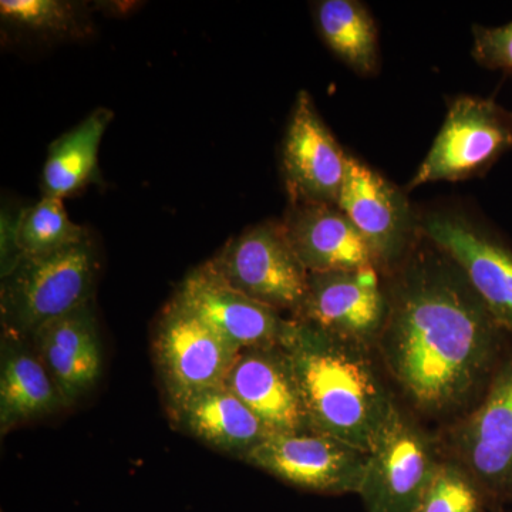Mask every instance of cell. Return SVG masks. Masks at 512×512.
<instances>
[{"label":"cell","instance_id":"obj_5","mask_svg":"<svg viewBox=\"0 0 512 512\" xmlns=\"http://www.w3.org/2000/svg\"><path fill=\"white\" fill-rule=\"evenodd\" d=\"M453 458L491 503L512 501V356L501 360L476 409L448 433Z\"/></svg>","mask_w":512,"mask_h":512},{"label":"cell","instance_id":"obj_11","mask_svg":"<svg viewBox=\"0 0 512 512\" xmlns=\"http://www.w3.org/2000/svg\"><path fill=\"white\" fill-rule=\"evenodd\" d=\"M348 158L323 123L311 94L299 93L282 146L289 202L338 205Z\"/></svg>","mask_w":512,"mask_h":512},{"label":"cell","instance_id":"obj_24","mask_svg":"<svg viewBox=\"0 0 512 512\" xmlns=\"http://www.w3.org/2000/svg\"><path fill=\"white\" fill-rule=\"evenodd\" d=\"M3 22L43 35H66L79 28L76 3L66 0H2Z\"/></svg>","mask_w":512,"mask_h":512},{"label":"cell","instance_id":"obj_1","mask_svg":"<svg viewBox=\"0 0 512 512\" xmlns=\"http://www.w3.org/2000/svg\"><path fill=\"white\" fill-rule=\"evenodd\" d=\"M399 265L376 349L417 412L456 413L500 365L504 330L456 262L430 241Z\"/></svg>","mask_w":512,"mask_h":512},{"label":"cell","instance_id":"obj_7","mask_svg":"<svg viewBox=\"0 0 512 512\" xmlns=\"http://www.w3.org/2000/svg\"><path fill=\"white\" fill-rule=\"evenodd\" d=\"M440 463L430 434L397 407L367 453L357 494L367 512H413Z\"/></svg>","mask_w":512,"mask_h":512},{"label":"cell","instance_id":"obj_18","mask_svg":"<svg viewBox=\"0 0 512 512\" xmlns=\"http://www.w3.org/2000/svg\"><path fill=\"white\" fill-rule=\"evenodd\" d=\"M178 430L244 461L269 436L262 421L225 384L167 403Z\"/></svg>","mask_w":512,"mask_h":512},{"label":"cell","instance_id":"obj_3","mask_svg":"<svg viewBox=\"0 0 512 512\" xmlns=\"http://www.w3.org/2000/svg\"><path fill=\"white\" fill-rule=\"evenodd\" d=\"M99 268L90 238L57 254L15 262L2 274V332L29 339L50 320L93 302Z\"/></svg>","mask_w":512,"mask_h":512},{"label":"cell","instance_id":"obj_14","mask_svg":"<svg viewBox=\"0 0 512 512\" xmlns=\"http://www.w3.org/2000/svg\"><path fill=\"white\" fill-rule=\"evenodd\" d=\"M424 237L456 262L504 332L512 333V251L464 218L434 214Z\"/></svg>","mask_w":512,"mask_h":512},{"label":"cell","instance_id":"obj_17","mask_svg":"<svg viewBox=\"0 0 512 512\" xmlns=\"http://www.w3.org/2000/svg\"><path fill=\"white\" fill-rule=\"evenodd\" d=\"M282 227L309 274L376 268L365 238L338 205L291 204Z\"/></svg>","mask_w":512,"mask_h":512},{"label":"cell","instance_id":"obj_9","mask_svg":"<svg viewBox=\"0 0 512 512\" xmlns=\"http://www.w3.org/2000/svg\"><path fill=\"white\" fill-rule=\"evenodd\" d=\"M367 453L315 430L269 434L244 463L309 493L359 491Z\"/></svg>","mask_w":512,"mask_h":512},{"label":"cell","instance_id":"obj_25","mask_svg":"<svg viewBox=\"0 0 512 512\" xmlns=\"http://www.w3.org/2000/svg\"><path fill=\"white\" fill-rule=\"evenodd\" d=\"M473 56L488 69L512 72V22L498 28L473 29Z\"/></svg>","mask_w":512,"mask_h":512},{"label":"cell","instance_id":"obj_21","mask_svg":"<svg viewBox=\"0 0 512 512\" xmlns=\"http://www.w3.org/2000/svg\"><path fill=\"white\" fill-rule=\"evenodd\" d=\"M316 23L326 45L362 76L379 64L377 28L365 5L355 0H323L316 6Z\"/></svg>","mask_w":512,"mask_h":512},{"label":"cell","instance_id":"obj_8","mask_svg":"<svg viewBox=\"0 0 512 512\" xmlns=\"http://www.w3.org/2000/svg\"><path fill=\"white\" fill-rule=\"evenodd\" d=\"M153 352L171 403L224 384L241 350L171 299L157 320Z\"/></svg>","mask_w":512,"mask_h":512},{"label":"cell","instance_id":"obj_4","mask_svg":"<svg viewBox=\"0 0 512 512\" xmlns=\"http://www.w3.org/2000/svg\"><path fill=\"white\" fill-rule=\"evenodd\" d=\"M232 288L295 318L308 291L305 266L289 244L282 222H264L229 239L208 259Z\"/></svg>","mask_w":512,"mask_h":512},{"label":"cell","instance_id":"obj_20","mask_svg":"<svg viewBox=\"0 0 512 512\" xmlns=\"http://www.w3.org/2000/svg\"><path fill=\"white\" fill-rule=\"evenodd\" d=\"M111 120L113 111L100 107L50 144L42 173L43 197L64 200L96 177L101 140Z\"/></svg>","mask_w":512,"mask_h":512},{"label":"cell","instance_id":"obj_23","mask_svg":"<svg viewBox=\"0 0 512 512\" xmlns=\"http://www.w3.org/2000/svg\"><path fill=\"white\" fill-rule=\"evenodd\" d=\"M494 505L466 468L441 460L413 512H490Z\"/></svg>","mask_w":512,"mask_h":512},{"label":"cell","instance_id":"obj_13","mask_svg":"<svg viewBox=\"0 0 512 512\" xmlns=\"http://www.w3.org/2000/svg\"><path fill=\"white\" fill-rule=\"evenodd\" d=\"M338 207L365 238L377 271L399 266L412 237V215L402 192L369 165L349 157Z\"/></svg>","mask_w":512,"mask_h":512},{"label":"cell","instance_id":"obj_26","mask_svg":"<svg viewBox=\"0 0 512 512\" xmlns=\"http://www.w3.org/2000/svg\"><path fill=\"white\" fill-rule=\"evenodd\" d=\"M491 512H501L500 510H494V511H491Z\"/></svg>","mask_w":512,"mask_h":512},{"label":"cell","instance_id":"obj_2","mask_svg":"<svg viewBox=\"0 0 512 512\" xmlns=\"http://www.w3.org/2000/svg\"><path fill=\"white\" fill-rule=\"evenodd\" d=\"M281 346L311 430L369 453L397 409L372 352L293 318Z\"/></svg>","mask_w":512,"mask_h":512},{"label":"cell","instance_id":"obj_6","mask_svg":"<svg viewBox=\"0 0 512 512\" xmlns=\"http://www.w3.org/2000/svg\"><path fill=\"white\" fill-rule=\"evenodd\" d=\"M512 148V111L493 100L458 97L409 188L483 173Z\"/></svg>","mask_w":512,"mask_h":512},{"label":"cell","instance_id":"obj_10","mask_svg":"<svg viewBox=\"0 0 512 512\" xmlns=\"http://www.w3.org/2000/svg\"><path fill=\"white\" fill-rule=\"evenodd\" d=\"M386 288L375 266L355 271L309 274L302 320L333 338L372 352L386 323Z\"/></svg>","mask_w":512,"mask_h":512},{"label":"cell","instance_id":"obj_15","mask_svg":"<svg viewBox=\"0 0 512 512\" xmlns=\"http://www.w3.org/2000/svg\"><path fill=\"white\" fill-rule=\"evenodd\" d=\"M224 384L269 434L311 430L291 362L281 345L241 350Z\"/></svg>","mask_w":512,"mask_h":512},{"label":"cell","instance_id":"obj_22","mask_svg":"<svg viewBox=\"0 0 512 512\" xmlns=\"http://www.w3.org/2000/svg\"><path fill=\"white\" fill-rule=\"evenodd\" d=\"M87 238L89 234L86 229L70 220L63 200L42 197L20 214L10 232L6 256L3 258V272L20 259L57 254Z\"/></svg>","mask_w":512,"mask_h":512},{"label":"cell","instance_id":"obj_19","mask_svg":"<svg viewBox=\"0 0 512 512\" xmlns=\"http://www.w3.org/2000/svg\"><path fill=\"white\" fill-rule=\"evenodd\" d=\"M66 409L62 394L32 342L2 332L0 340V431L53 416Z\"/></svg>","mask_w":512,"mask_h":512},{"label":"cell","instance_id":"obj_16","mask_svg":"<svg viewBox=\"0 0 512 512\" xmlns=\"http://www.w3.org/2000/svg\"><path fill=\"white\" fill-rule=\"evenodd\" d=\"M66 407L92 392L103 373V346L93 302L50 320L29 338Z\"/></svg>","mask_w":512,"mask_h":512},{"label":"cell","instance_id":"obj_12","mask_svg":"<svg viewBox=\"0 0 512 512\" xmlns=\"http://www.w3.org/2000/svg\"><path fill=\"white\" fill-rule=\"evenodd\" d=\"M173 299L239 350L281 345L291 319L232 288L208 261L185 276Z\"/></svg>","mask_w":512,"mask_h":512}]
</instances>
